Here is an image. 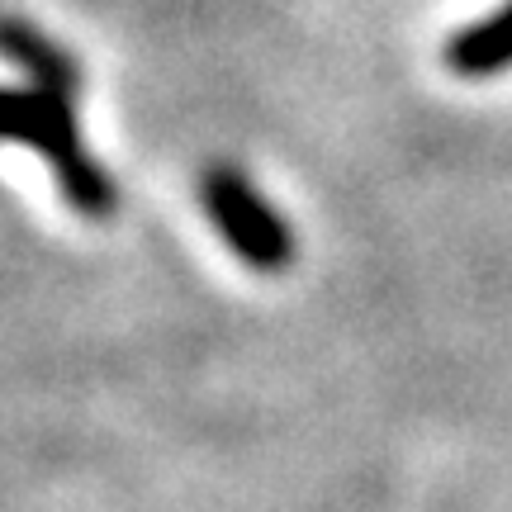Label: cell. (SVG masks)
Segmentation results:
<instances>
[{"label": "cell", "mask_w": 512, "mask_h": 512, "mask_svg": "<svg viewBox=\"0 0 512 512\" xmlns=\"http://www.w3.org/2000/svg\"><path fill=\"white\" fill-rule=\"evenodd\" d=\"M200 209L219 228L228 252L247 271L280 275L294 266V228L271 209V200L256 190L238 166H204L200 171Z\"/></svg>", "instance_id": "cell-1"}, {"label": "cell", "mask_w": 512, "mask_h": 512, "mask_svg": "<svg viewBox=\"0 0 512 512\" xmlns=\"http://www.w3.org/2000/svg\"><path fill=\"white\" fill-rule=\"evenodd\" d=\"M0 57L19 67V72L29 76V86L38 91H57V95H76L81 91V67H76V57L48 38L43 29H34L29 19L19 15H0Z\"/></svg>", "instance_id": "cell-2"}, {"label": "cell", "mask_w": 512, "mask_h": 512, "mask_svg": "<svg viewBox=\"0 0 512 512\" xmlns=\"http://www.w3.org/2000/svg\"><path fill=\"white\" fill-rule=\"evenodd\" d=\"M441 62H446V72L465 76V81H489L498 72H512V0L456 29L441 48Z\"/></svg>", "instance_id": "cell-3"}, {"label": "cell", "mask_w": 512, "mask_h": 512, "mask_svg": "<svg viewBox=\"0 0 512 512\" xmlns=\"http://www.w3.org/2000/svg\"><path fill=\"white\" fill-rule=\"evenodd\" d=\"M29 133V86H0V143H24Z\"/></svg>", "instance_id": "cell-4"}]
</instances>
